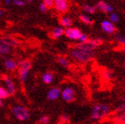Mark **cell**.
<instances>
[{"label":"cell","mask_w":125,"mask_h":124,"mask_svg":"<svg viewBox=\"0 0 125 124\" xmlns=\"http://www.w3.org/2000/svg\"><path fill=\"white\" fill-rule=\"evenodd\" d=\"M104 75H105V77H106L108 81L112 80V79H113V77H114L113 73H112L111 71H108V70H105V71H104Z\"/></svg>","instance_id":"83f0119b"},{"label":"cell","mask_w":125,"mask_h":124,"mask_svg":"<svg viewBox=\"0 0 125 124\" xmlns=\"http://www.w3.org/2000/svg\"><path fill=\"white\" fill-rule=\"evenodd\" d=\"M60 97L62 98V99L65 102L72 103L75 99V91L72 87L67 86L61 91V96Z\"/></svg>","instance_id":"5b68a950"},{"label":"cell","mask_w":125,"mask_h":124,"mask_svg":"<svg viewBox=\"0 0 125 124\" xmlns=\"http://www.w3.org/2000/svg\"><path fill=\"white\" fill-rule=\"evenodd\" d=\"M0 43H5V44H7V45L11 46V47H13V46H16V45H18V44H19V43H18L16 40L11 38V37L0 38Z\"/></svg>","instance_id":"9a60e30c"},{"label":"cell","mask_w":125,"mask_h":124,"mask_svg":"<svg viewBox=\"0 0 125 124\" xmlns=\"http://www.w3.org/2000/svg\"><path fill=\"white\" fill-rule=\"evenodd\" d=\"M49 8L46 6V5L44 4L43 2H42L40 5H39V10H40V12H46L47 11H48Z\"/></svg>","instance_id":"f546056e"},{"label":"cell","mask_w":125,"mask_h":124,"mask_svg":"<svg viewBox=\"0 0 125 124\" xmlns=\"http://www.w3.org/2000/svg\"><path fill=\"white\" fill-rule=\"evenodd\" d=\"M70 56L75 61L78 63H87L94 58V52L90 50H83L75 47L70 52Z\"/></svg>","instance_id":"6da1fadb"},{"label":"cell","mask_w":125,"mask_h":124,"mask_svg":"<svg viewBox=\"0 0 125 124\" xmlns=\"http://www.w3.org/2000/svg\"><path fill=\"white\" fill-rule=\"evenodd\" d=\"M2 106H4V99L0 98V107H2Z\"/></svg>","instance_id":"836d02e7"},{"label":"cell","mask_w":125,"mask_h":124,"mask_svg":"<svg viewBox=\"0 0 125 124\" xmlns=\"http://www.w3.org/2000/svg\"><path fill=\"white\" fill-rule=\"evenodd\" d=\"M115 40L117 41L118 43H120L121 45L125 46V35L118 34L115 36Z\"/></svg>","instance_id":"44dd1931"},{"label":"cell","mask_w":125,"mask_h":124,"mask_svg":"<svg viewBox=\"0 0 125 124\" xmlns=\"http://www.w3.org/2000/svg\"><path fill=\"white\" fill-rule=\"evenodd\" d=\"M101 29L106 34L112 35L115 32V23L111 21L110 20H104L101 21Z\"/></svg>","instance_id":"9c48e42d"},{"label":"cell","mask_w":125,"mask_h":124,"mask_svg":"<svg viewBox=\"0 0 125 124\" xmlns=\"http://www.w3.org/2000/svg\"><path fill=\"white\" fill-rule=\"evenodd\" d=\"M9 96H10V94L7 91V90H6L3 85H0V98L5 99V98H9Z\"/></svg>","instance_id":"ffe728a7"},{"label":"cell","mask_w":125,"mask_h":124,"mask_svg":"<svg viewBox=\"0 0 125 124\" xmlns=\"http://www.w3.org/2000/svg\"><path fill=\"white\" fill-rule=\"evenodd\" d=\"M58 61L60 66H62V67H68V65H69V62H68V60H67L66 58H60Z\"/></svg>","instance_id":"d4e9b609"},{"label":"cell","mask_w":125,"mask_h":124,"mask_svg":"<svg viewBox=\"0 0 125 124\" xmlns=\"http://www.w3.org/2000/svg\"><path fill=\"white\" fill-rule=\"evenodd\" d=\"M60 96H61V91L59 88H57V87L50 89L48 92H47V98L51 101L58 99Z\"/></svg>","instance_id":"8fae6325"},{"label":"cell","mask_w":125,"mask_h":124,"mask_svg":"<svg viewBox=\"0 0 125 124\" xmlns=\"http://www.w3.org/2000/svg\"><path fill=\"white\" fill-rule=\"evenodd\" d=\"M64 32H65V29L62 26L56 27V28H53L52 30L51 31V36L53 39H59L64 35Z\"/></svg>","instance_id":"7c38bea8"},{"label":"cell","mask_w":125,"mask_h":124,"mask_svg":"<svg viewBox=\"0 0 125 124\" xmlns=\"http://www.w3.org/2000/svg\"><path fill=\"white\" fill-rule=\"evenodd\" d=\"M119 114L115 115L116 121L120 122H125V112H118Z\"/></svg>","instance_id":"cb8c5ba5"},{"label":"cell","mask_w":125,"mask_h":124,"mask_svg":"<svg viewBox=\"0 0 125 124\" xmlns=\"http://www.w3.org/2000/svg\"><path fill=\"white\" fill-rule=\"evenodd\" d=\"M83 8L84 12H87V13H89V14H93V13H95V12H96V6H93V5H84L83 6Z\"/></svg>","instance_id":"d6986e66"},{"label":"cell","mask_w":125,"mask_h":124,"mask_svg":"<svg viewBox=\"0 0 125 124\" xmlns=\"http://www.w3.org/2000/svg\"><path fill=\"white\" fill-rule=\"evenodd\" d=\"M117 111L118 112H125V102L123 103L121 105H119Z\"/></svg>","instance_id":"1f68e13d"},{"label":"cell","mask_w":125,"mask_h":124,"mask_svg":"<svg viewBox=\"0 0 125 124\" xmlns=\"http://www.w3.org/2000/svg\"><path fill=\"white\" fill-rule=\"evenodd\" d=\"M60 123H69L70 122L69 115H67V114H63L60 116Z\"/></svg>","instance_id":"603a6c76"},{"label":"cell","mask_w":125,"mask_h":124,"mask_svg":"<svg viewBox=\"0 0 125 124\" xmlns=\"http://www.w3.org/2000/svg\"><path fill=\"white\" fill-rule=\"evenodd\" d=\"M12 112L13 116L20 122H25L28 119H29V117H30V113H29V109L23 105H14L12 109Z\"/></svg>","instance_id":"277c9868"},{"label":"cell","mask_w":125,"mask_h":124,"mask_svg":"<svg viewBox=\"0 0 125 124\" xmlns=\"http://www.w3.org/2000/svg\"><path fill=\"white\" fill-rule=\"evenodd\" d=\"M13 0H5V5H10V4H12Z\"/></svg>","instance_id":"d6a6232c"},{"label":"cell","mask_w":125,"mask_h":124,"mask_svg":"<svg viewBox=\"0 0 125 124\" xmlns=\"http://www.w3.org/2000/svg\"><path fill=\"white\" fill-rule=\"evenodd\" d=\"M43 2L46 5V6L50 9L51 7H52L53 6V2H54V0H43Z\"/></svg>","instance_id":"4dcf8cb0"},{"label":"cell","mask_w":125,"mask_h":124,"mask_svg":"<svg viewBox=\"0 0 125 124\" xmlns=\"http://www.w3.org/2000/svg\"><path fill=\"white\" fill-rule=\"evenodd\" d=\"M124 67H125V63H124Z\"/></svg>","instance_id":"8d00e7d4"},{"label":"cell","mask_w":125,"mask_h":124,"mask_svg":"<svg viewBox=\"0 0 125 124\" xmlns=\"http://www.w3.org/2000/svg\"><path fill=\"white\" fill-rule=\"evenodd\" d=\"M96 8L104 13H111L114 12V7L105 1H99L96 4Z\"/></svg>","instance_id":"30bf717a"},{"label":"cell","mask_w":125,"mask_h":124,"mask_svg":"<svg viewBox=\"0 0 125 124\" xmlns=\"http://www.w3.org/2000/svg\"><path fill=\"white\" fill-rule=\"evenodd\" d=\"M60 26H62L63 28H69V27H72L73 25V20L70 18V17L67 16H62L60 20Z\"/></svg>","instance_id":"5bb4252c"},{"label":"cell","mask_w":125,"mask_h":124,"mask_svg":"<svg viewBox=\"0 0 125 124\" xmlns=\"http://www.w3.org/2000/svg\"><path fill=\"white\" fill-rule=\"evenodd\" d=\"M109 20H110L111 21L113 22V23H117L118 21H119V16H118L117 13H115V12H111V13H109Z\"/></svg>","instance_id":"7402d4cb"},{"label":"cell","mask_w":125,"mask_h":124,"mask_svg":"<svg viewBox=\"0 0 125 124\" xmlns=\"http://www.w3.org/2000/svg\"><path fill=\"white\" fill-rule=\"evenodd\" d=\"M110 113V107L105 104H97L92 107L91 119L94 122L100 121L106 117Z\"/></svg>","instance_id":"7a4b0ae2"},{"label":"cell","mask_w":125,"mask_h":124,"mask_svg":"<svg viewBox=\"0 0 125 124\" xmlns=\"http://www.w3.org/2000/svg\"><path fill=\"white\" fill-rule=\"evenodd\" d=\"M2 82H3V86L7 90L10 96L14 95L15 91H16V87H15V84L12 79L10 78L9 76H3Z\"/></svg>","instance_id":"ba28073f"},{"label":"cell","mask_w":125,"mask_h":124,"mask_svg":"<svg viewBox=\"0 0 125 124\" xmlns=\"http://www.w3.org/2000/svg\"><path fill=\"white\" fill-rule=\"evenodd\" d=\"M79 19L83 23L86 24V25H92V22H93L92 19H91L90 16H88L87 14H84V13H81V14H80Z\"/></svg>","instance_id":"ac0fdd59"},{"label":"cell","mask_w":125,"mask_h":124,"mask_svg":"<svg viewBox=\"0 0 125 124\" xmlns=\"http://www.w3.org/2000/svg\"><path fill=\"white\" fill-rule=\"evenodd\" d=\"M89 40V36H87L86 34H81V36L79 37V42L80 43H84V42H86V41Z\"/></svg>","instance_id":"f1b7e54d"},{"label":"cell","mask_w":125,"mask_h":124,"mask_svg":"<svg viewBox=\"0 0 125 124\" xmlns=\"http://www.w3.org/2000/svg\"><path fill=\"white\" fill-rule=\"evenodd\" d=\"M25 2H26V1H24V0H13L12 4H13L14 5H16V6L22 7V6H24L25 5Z\"/></svg>","instance_id":"4316f807"},{"label":"cell","mask_w":125,"mask_h":124,"mask_svg":"<svg viewBox=\"0 0 125 124\" xmlns=\"http://www.w3.org/2000/svg\"><path fill=\"white\" fill-rule=\"evenodd\" d=\"M30 69H31V63L29 60H22L18 63V66H17L18 74H19L20 80L22 83H25L28 80Z\"/></svg>","instance_id":"3957f363"},{"label":"cell","mask_w":125,"mask_h":124,"mask_svg":"<svg viewBox=\"0 0 125 124\" xmlns=\"http://www.w3.org/2000/svg\"><path fill=\"white\" fill-rule=\"evenodd\" d=\"M11 46L5 44V43H0V55L2 56H5V55L9 54L11 52Z\"/></svg>","instance_id":"e0dca14e"},{"label":"cell","mask_w":125,"mask_h":124,"mask_svg":"<svg viewBox=\"0 0 125 124\" xmlns=\"http://www.w3.org/2000/svg\"><path fill=\"white\" fill-rule=\"evenodd\" d=\"M17 66H18V63H17L15 60H12V59H7L4 61V67L6 70L8 71H14L17 69Z\"/></svg>","instance_id":"4fadbf2b"},{"label":"cell","mask_w":125,"mask_h":124,"mask_svg":"<svg viewBox=\"0 0 125 124\" xmlns=\"http://www.w3.org/2000/svg\"><path fill=\"white\" fill-rule=\"evenodd\" d=\"M1 15H3V11L0 9V16H1Z\"/></svg>","instance_id":"d590c367"},{"label":"cell","mask_w":125,"mask_h":124,"mask_svg":"<svg viewBox=\"0 0 125 124\" xmlns=\"http://www.w3.org/2000/svg\"><path fill=\"white\" fill-rule=\"evenodd\" d=\"M50 122V117L46 116V115H43L42 116L40 119H39V123H42V124H47Z\"/></svg>","instance_id":"484cf974"},{"label":"cell","mask_w":125,"mask_h":124,"mask_svg":"<svg viewBox=\"0 0 125 124\" xmlns=\"http://www.w3.org/2000/svg\"><path fill=\"white\" fill-rule=\"evenodd\" d=\"M53 7L59 12V13H66L68 11L69 4L67 0H54L53 2Z\"/></svg>","instance_id":"52a82bcc"},{"label":"cell","mask_w":125,"mask_h":124,"mask_svg":"<svg viewBox=\"0 0 125 124\" xmlns=\"http://www.w3.org/2000/svg\"><path fill=\"white\" fill-rule=\"evenodd\" d=\"M81 34H82V32L80 29H78L77 28H73V27H69V28L65 29V32H64V35L66 36V37L72 41L79 40Z\"/></svg>","instance_id":"8992f818"},{"label":"cell","mask_w":125,"mask_h":124,"mask_svg":"<svg viewBox=\"0 0 125 124\" xmlns=\"http://www.w3.org/2000/svg\"><path fill=\"white\" fill-rule=\"evenodd\" d=\"M42 80H43V83L45 84H51L53 82V75L50 72H46L43 74L42 76Z\"/></svg>","instance_id":"2e32d148"},{"label":"cell","mask_w":125,"mask_h":124,"mask_svg":"<svg viewBox=\"0 0 125 124\" xmlns=\"http://www.w3.org/2000/svg\"><path fill=\"white\" fill-rule=\"evenodd\" d=\"M25 1L28 3H32V2H34V1H36V0H25Z\"/></svg>","instance_id":"e575fe53"}]
</instances>
